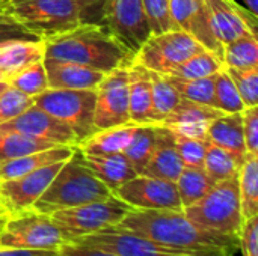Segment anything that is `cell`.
I'll return each instance as SVG.
<instances>
[{"instance_id":"cell-40","label":"cell","mask_w":258,"mask_h":256,"mask_svg":"<svg viewBox=\"0 0 258 256\" xmlns=\"http://www.w3.org/2000/svg\"><path fill=\"white\" fill-rule=\"evenodd\" d=\"M36 35L30 33L20 24L9 9V2L0 3V44L8 41H39Z\"/></svg>"},{"instance_id":"cell-27","label":"cell","mask_w":258,"mask_h":256,"mask_svg":"<svg viewBox=\"0 0 258 256\" xmlns=\"http://www.w3.org/2000/svg\"><path fill=\"white\" fill-rule=\"evenodd\" d=\"M237 180L242 216L245 220L255 217L258 216V154L246 152Z\"/></svg>"},{"instance_id":"cell-36","label":"cell","mask_w":258,"mask_h":256,"mask_svg":"<svg viewBox=\"0 0 258 256\" xmlns=\"http://www.w3.org/2000/svg\"><path fill=\"white\" fill-rule=\"evenodd\" d=\"M8 84L18 89L20 92L29 95V97H36L41 92L48 89V83H47V74H45V68H44V60L35 62L17 72H14L12 75H9L6 78Z\"/></svg>"},{"instance_id":"cell-19","label":"cell","mask_w":258,"mask_h":256,"mask_svg":"<svg viewBox=\"0 0 258 256\" xmlns=\"http://www.w3.org/2000/svg\"><path fill=\"white\" fill-rule=\"evenodd\" d=\"M184 164L175 148L174 133L163 125L156 127V146L141 175L175 183Z\"/></svg>"},{"instance_id":"cell-21","label":"cell","mask_w":258,"mask_h":256,"mask_svg":"<svg viewBox=\"0 0 258 256\" xmlns=\"http://www.w3.org/2000/svg\"><path fill=\"white\" fill-rule=\"evenodd\" d=\"M128 110L133 124H153V91L150 69L133 60L128 66Z\"/></svg>"},{"instance_id":"cell-14","label":"cell","mask_w":258,"mask_h":256,"mask_svg":"<svg viewBox=\"0 0 258 256\" xmlns=\"http://www.w3.org/2000/svg\"><path fill=\"white\" fill-rule=\"evenodd\" d=\"M113 195L133 210H183L175 183L147 175H136Z\"/></svg>"},{"instance_id":"cell-3","label":"cell","mask_w":258,"mask_h":256,"mask_svg":"<svg viewBox=\"0 0 258 256\" xmlns=\"http://www.w3.org/2000/svg\"><path fill=\"white\" fill-rule=\"evenodd\" d=\"M112 195V190L89 170L76 146L73 155L63 163L32 210L50 216L56 211L101 201Z\"/></svg>"},{"instance_id":"cell-15","label":"cell","mask_w":258,"mask_h":256,"mask_svg":"<svg viewBox=\"0 0 258 256\" xmlns=\"http://www.w3.org/2000/svg\"><path fill=\"white\" fill-rule=\"evenodd\" d=\"M169 14L175 30L189 33L222 60L224 45L215 35L206 0H169Z\"/></svg>"},{"instance_id":"cell-30","label":"cell","mask_w":258,"mask_h":256,"mask_svg":"<svg viewBox=\"0 0 258 256\" xmlns=\"http://www.w3.org/2000/svg\"><path fill=\"white\" fill-rule=\"evenodd\" d=\"M150 77H151V91H153L151 121L153 124L160 125L165 121V118L180 103L181 97L178 95L177 89L169 83L166 75L150 71Z\"/></svg>"},{"instance_id":"cell-8","label":"cell","mask_w":258,"mask_h":256,"mask_svg":"<svg viewBox=\"0 0 258 256\" xmlns=\"http://www.w3.org/2000/svg\"><path fill=\"white\" fill-rule=\"evenodd\" d=\"M63 234L51 216L33 210L8 217L0 231V246L26 250H54L65 244Z\"/></svg>"},{"instance_id":"cell-37","label":"cell","mask_w":258,"mask_h":256,"mask_svg":"<svg viewBox=\"0 0 258 256\" xmlns=\"http://www.w3.org/2000/svg\"><path fill=\"white\" fill-rule=\"evenodd\" d=\"M215 107L224 113H240L245 109V103L225 68L215 75Z\"/></svg>"},{"instance_id":"cell-50","label":"cell","mask_w":258,"mask_h":256,"mask_svg":"<svg viewBox=\"0 0 258 256\" xmlns=\"http://www.w3.org/2000/svg\"><path fill=\"white\" fill-rule=\"evenodd\" d=\"M6 88H8V81H6V80H0V95H2V92H3Z\"/></svg>"},{"instance_id":"cell-26","label":"cell","mask_w":258,"mask_h":256,"mask_svg":"<svg viewBox=\"0 0 258 256\" xmlns=\"http://www.w3.org/2000/svg\"><path fill=\"white\" fill-rule=\"evenodd\" d=\"M44 60V41H8L0 44V74L5 80L14 72Z\"/></svg>"},{"instance_id":"cell-20","label":"cell","mask_w":258,"mask_h":256,"mask_svg":"<svg viewBox=\"0 0 258 256\" xmlns=\"http://www.w3.org/2000/svg\"><path fill=\"white\" fill-rule=\"evenodd\" d=\"M50 89H97L106 72L57 59H44Z\"/></svg>"},{"instance_id":"cell-35","label":"cell","mask_w":258,"mask_h":256,"mask_svg":"<svg viewBox=\"0 0 258 256\" xmlns=\"http://www.w3.org/2000/svg\"><path fill=\"white\" fill-rule=\"evenodd\" d=\"M215 75L204 78H178L166 75V78L181 98L215 107Z\"/></svg>"},{"instance_id":"cell-52","label":"cell","mask_w":258,"mask_h":256,"mask_svg":"<svg viewBox=\"0 0 258 256\" xmlns=\"http://www.w3.org/2000/svg\"><path fill=\"white\" fill-rule=\"evenodd\" d=\"M0 80H5V77H3L2 74H0Z\"/></svg>"},{"instance_id":"cell-41","label":"cell","mask_w":258,"mask_h":256,"mask_svg":"<svg viewBox=\"0 0 258 256\" xmlns=\"http://www.w3.org/2000/svg\"><path fill=\"white\" fill-rule=\"evenodd\" d=\"M33 104V98L8 84L0 95V125L18 116Z\"/></svg>"},{"instance_id":"cell-9","label":"cell","mask_w":258,"mask_h":256,"mask_svg":"<svg viewBox=\"0 0 258 256\" xmlns=\"http://www.w3.org/2000/svg\"><path fill=\"white\" fill-rule=\"evenodd\" d=\"M204 47L183 30H168L151 35L135 54V62L147 69L169 75L190 56Z\"/></svg>"},{"instance_id":"cell-48","label":"cell","mask_w":258,"mask_h":256,"mask_svg":"<svg viewBox=\"0 0 258 256\" xmlns=\"http://www.w3.org/2000/svg\"><path fill=\"white\" fill-rule=\"evenodd\" d=\"M245 8L252 14V15H258V0H242Z\"/></svg>"},{"instance_id":"cell-33","label":"cell","mask_w":258,"mask_h":256,"mask_svg":"<svg viewBox=\"0 0 258 256\" xmlns=\"http://www.w3.org/2000/svg\"><path fill=\"white\" fill-rule=\"evenodd\" d=\"M242 163L228 151L209 143L203 169L213 183H219L239 175Z\"/></svg>"},{"instance_id":"cell-12","label":"cell","mask_w":258,"mask_h":256,"mask_svg":"<svg viewBox=\"0 0 258 256\" xmlns=\"http://www.w3.org/2000/svg\"><path fill=\"white\" fill-rule=\"evenodd\" d=\"M63 163H53L30 174L0 181V210L8 217L32 210Z\"/></svg>"},{"instance_id":"cell-53","label":"cell","mask_w":258,"mask_h":256,"mask_svg":"<svg viewBox=\"0 0 258 256\" xmlns=\"http://www.w3.org/2000/svg\"><path fill=\"white\" fill-rule=\"evenodd\" d=\"M5 2H9V0H0V3H5Z\"/></svg>"},{"instance_id":"cell-25","label":"cell","mask_w":258,"mask_h":256,"mask_svg":"<svg viewBox=\"0 0 258 256\" xmlns=\"http://www.w3.org/2000/svg\"><path fill=\"white\" fill-rule=\"evenodd\" d=\"M139 124H124L118 127H110L104 130H97L88 139L80 142L77 148L82 154L88 155H104V154H119L128 146Z\"/></svg>"},{"instance_id":"cell-29","label":"cell","mask_w":258,"mask_h":256,"mask_svg":"<svg viewBox=\"0 0 258 256\" xmlns=\"http://www.w3.org/2000/svg\"><path fill=\"white\" fill-rule=\"evenodd\" d=\"M157 125L159 124H139L128 146L124 151V155L128 158L138 175L142 174L154 151Z\"/></svg>"},{"instance_id":"cell-11","label":"cell","mask_w":258,"mask_h":256,"mask_svg":"<svg viewBox=\"0 0 258 256\" xmlns=\"http://www.w3.org/2000/svg\"><path fill=\"white\" fill-rule=\"evenodd\" d=\"M128 66L106 72L98 83L94 109L95 130L132 122L128 110Z\"/></svg>"},{"instance_id":"cell-6","label":"cell","mask_w":258,"mask_h":256,"mask_svg":"<svg viewBox=\"0 0 258 256\" xmlns=\"http://www.w3.org/2000/svg\"><path fill=\"white\" fill-rule=\"evenodd\" d=\"M95 89H47L33 97V104L62 121L74 133L77 145L94 134Z\"/></svg>"},{"instance_id":"cell-39","label":"cell","mask_w":258,"mask_h":256,"mask_svg":"<svg viewBox=\"0 0 258 256\" xmlns=\"http://www.w3.org/2000/svg\"><path fill=\"white\" fill-rule=\"evenodd\" d=\"M174 140H175V148L178 151V155H180L184 167L203 169L209 140L187 137V136L177 134V133H174Z\"/></svg>"},{"instance_id":"cell-24","label":"cell","mask_w":258,"mask_h":256,"mask_svg":"<svg viewBox=\"0 0 258 256\" xmlns=\"http://www.w3.org/2000/svg\"><path fill=\"white\" fill-rule=\"evenodd\" d=\"M74 148L76 146L59 145V146H54L50 149H44V151L27 154V155L18 157V158L2 161L0 163V181L12 180V178L21 177V175L30 174L33 170H38V169L45 167L53 163L67 161L73 155Z\"/></svg>"},{"instance_id":"cell-47","label":"cell","mask_w":258,"mask_h":256,"mask_svg":"<svg viewBox=\"0 0 258 256\" xmlns=\"http://www.w3.org/2000/svg\"><path fill=\"white\" fill-rule=\"evenodd\" d=\"M54 250H26V249H12L0 246V256H54Z\"/></svg>"},{"instance_id":"cell-42","label":"cell","mask_w":258,"mask_h":256,"mask_svg":"<svg viewBox=\"0 0 258 256\" xmlns=\"http://www.w3.org/2000/svg\"><path fill=\"white\" fill-rule=\"evenodd\" d=\"M141 2L153 35L168 30H175L169 14V0H141Z\"/></svg>"},{"instance_id":"cell-4","label":"cell","mask_w":258,"mask_h":256,"mask_svg":"<svg viewBox=\"0 0 258 256\" xmlns=\"http://www.w3.org/2000/svg\"><path fill=\"white\" fill-rule=\"evenodd\" d=\"M183 213L201 229L239 237L245 219L242 216L237 177L215 183L198 202L183 208Z\"/></svg>"},{"instance_id":"cell-10","label":"cell","mask_w":258,"mask_h":256,"mask_svg":"<svg viewBox=\"0 0 258 256\" xmlns=\"http://www.w3.org/2000/svg\"><path fill=\"white\" fill-rule=\"evenodd\" d=\"M103 26L133 54L153 35L141 0H106Z\"/></svg>"},{"instance_id":"cell-54","label":"cell","mask_w":258,"mask_h":256,"mask_svg":"<svg viewBox=\"0 0 258 256\" xmlns=\"http://www.w3.org/2000/svg\"><path fill=\"white\" fill-rule=\"evenodd\" d=\"M54 256H57V255H54Z\"/></svg>"},{"instance_id":"cell-5","label":"cell","mask_w":258,"mask_h":256,"mask_svg":"<svg viewBox=\"0 0 258 256\" xmlns=\"http://www.w3.org/2000/svg\"><path fill=\"white\" fill-rule=\"evenodd\" d=\"M132 210L128 204L112 195L106 199L60 210L50 216L60 228L65 241L76 243L83 237L119 225Z\"/></svg>"},{"instance_id":"cell-13","label":"cell","mask_w":258,"mask_h":256,"mask_svg":"<svg viewBox=\"0 0 258 256\" xmlns=\"http://www.w3.org/2000/svg\"><path fill=\"white\" fill-rule=\"evenodd\" d=\"M94 249H101L118 256H192L181 253L165 244L141 237L121 226H110L92 235L83 237L76 243Z\"/></svg>"},{"instance_id":"cell-7","label":"cell","mask_w":258,"mask_h":256,"mask_svg":"<svg viewBox=\"0 0 258 256\" xmlns=\"http://www.w3.org/2000/svg\"><path fill=\"white\" fill-rule=\"evenodd\" d=\"M9 9L20 24L41 39L80 24L76 0H21L9 3Z\"/></svg>"},{"instance_id":"cell-17","label":"cell","mask_w":258,"mask_h":256,"mask_svg":"<svg viewBox=\"0 0 258 256\" xmlns=\"http://www.w3.org/2000/svg\"><path fill=\"white\" fill-rule=\"evenodd\" d=\"M218 41L225 45L245 35H257V17L234 0H206Z\"/></svg>"},{"instance_id":"cell-31","label":"cell","mask_w":258,"mask_h":256,"mask_svg":"<svg viewBox=\"0 0 258 256\" xmlns=\"http://www.w3.org/2000/svg\"><path fill=\"white\" fill-rule=\"evenodd\" d=\"M213 181L204 172V169L197 167H184L180 177L175 181L181 207H190L192 204L198 202L212 187Z\"/></svg>"},{"instance_id":"cell-22","label":"cell","mask_w":258,"mask_h":256,"mask_svg":"<svg viewBox=\"0 0 258 256\" xmlns=\"http://www.w3.org/2000/svg\"><path fill=\"white\" fill-rule=\"evenodd\" d=\"M209 143L222 148L233 154L240 163L246 155V145L243 136V121L240 113H224L216 118L207 130Z\"/></svg>"},{"instance_id":"cell-43","label":"cell","mask_w":258,"mask_h":256,"mask_svg":"<svg viewBox=\"0 0 258 256\" xmlns=\"http://www.w3.org/2000/svg\"><path fill=\"white\" fill-rule=\"evenodd\" d=\"M243 121V136L246 152L258 154V107L251 106L242 110Z\"/></svg>"},{"instance_id":"cell-28","label":"cell","mask_w":258,"mask_h":256,"mask_svg":"<svg viewBox=\"0 0 258 256\" xmlns=\"http://www.w3.org/2000/svg\"><path fill=\"white\" fill-rule=\"evenodd\" d=\"M54 146H59V145L45 142V140H39V139L21 134L18 131L0 128V163L27 155V154L50 149Z\"/></svg>"},{"instance_id":"cell-49","label":"cell","mask_w":258,"mask_h":256,"mask_svg":"<svg viewBox=\"0 0 258 256\" xmlns=\"http://www.w3.org/2000/svg\"><path fill=\"white\" fill-rule=\"evenodd\" d=\"M6 220H8V216L0 210V231L3 229V226H5V223H6Z\"/></svg>"},{"instance_id":"cell-51","label":"cell","mask_w":258,"mask_h":256,"mask_svg":"<svg viewBox=\"0 0 258 256\" xmlns=\"http://www.w3.org/2000/svg\"><path fill=\"white\" fill-rule=\"evenodd\" d=\"M17 2H21V0H9V3L12 5V3H17Z\"/></svg>"},{"instance_id":"cell-2","label":"cell","mask_w":258,"mask_h":256,"mask_svg":"<svg viewBox=\"0 0 258 256\" xmlns=\"http://www.w3.org/2000/svg\"><path fill=\"white\" fill-rule=\"evenodd\" d=\"M42 41L44 59L67 60L101 72L128 66L135 60V54L100 24H79Z\"/></svg>"},{"instance_id":"cell-45","label":"cell","mask_w":258,"mask_h":256,"mask_svg":"<svg viewBox=\"0 0 258 256\" xmlns=\"http://www.w3.org/2000/svg\"><path fill=\"white\" fill-rule=\"evenodd\" d=\"M80 24L103 26V9L106 0H76Z\"/></svg>"},{"instance_id":"cell-23","label":"cell","mask_w":258,"mask_h":256,"mask_svg":"<svg viewBox=\"0 0 258 256\" xmlns=\"http://www.w3.org/2000/svg\"><path fill=\"white\" fill-rule=\"evenodd\" d=\"M80 151V149H79ZM85 164L89 167V170L103 181L112 193L127 183L128 180L135 178L138 174L133 169L128 158L124 155V152L119 154H104V155H88L82 154Z\"/></svg>"},{"instance_id":"cell-1","label":"cell","mask_w":258,"mask_h":256,"mask_svg":"<svg viewBox=\"0 0 258 256\" xmlns=\"http://www.w3.org/2000/svg\"><path fill=\"white\" fill-rule=\"evenodd\" d=\"M118 226L192 256H234L239 250V237L201 229L183 210H132Z\"/></svg>"},{"instance_id":"cell-46","label":"cell","mask_w":258,"mask_h":256,"mask_svg":"<svg viewBox=\"0 0 258 256\" xmlns=\"http://www.w3.org/2000/svg\"><path fill=\"white\" fill-rule=\"evenodd\" d=\"M57 256H118L101 249H94V247H88V246H80V244H71V243H65L59 250Z\"/></svg>"},{"instance_id":"cell-32","label":"cell","mask_w":258,"mask_h":256,"mask_svg":"<svg viewBox=\"0 0 258 256\" xmlns=\"http://www.w3.org/2000/svg\"><path fill=\"white\" fill-rule=\"evenodd\" d=\"M222 62L231 68H258L257 35H245L225 44Z\"/></svg>"},{"instance_id":"cell-34","label":"cell","mask_w":258,"mask_h":256,"mask_svg":"<svg viewBox=\"0 0 258 256\" xmlns=\"http://www.w3.org/2000/svg\"><path fill=\"white\" fill-rule=\"evenodd\" d=\"M222 68L224 62L215 53L204 48L184 60L169 75L178 78H204L218 74Z\"/></svg>"},{"instance_id":"cell-38","label":"cell","mask_w":258,"mask_h":256,"mask_svg":"<svg viewBox=\"0 0 258 256\" xmlns=\"http://www.w3.org/2000/svg\"><path fill=\"white\" fill-rule=\"evenodd\" d=\"M234 86L237 88L245 107L258 106V68H231L224 66Z\"/></svg>"},{"instance_id":"cell-18","label":"cell","mask_w":258,"mask_h":256,"mask_svg":"<svg viewBox=\"0 0 258 256\" xmlns=\"http://www.w3.org/2000/svg\"><path fill=\"white\" fill-rule=\"evenodd\" d=\"M221 115H224V112L216 107L181 98L160 125L177 134L207 140V130L210 124Z\"/></svg>"},{"instance_id":"cell-44","label":"cell","mask_w":258,"mask_h":256,"mask_svg":"<svg viewBox=\"0 0 258 256\" xmlns=\"http://www.w3.org/2000/svg\"><path fill=\"white\" fill-rule=\"evenodd\" d=\"M239 249L243 256H258V216L243 222L239 234Z\"/></svg>"},{"instance_id":"cell-16","label":"cell","mask_w":258,"mask_h":256,"mask_svg":"<svg viewBox=\"0 0 258 256\" xmlns=\"http://www.w3.org/2000/svg\"><path fill=\"white\" fill-rule=\"evenodd\" d=\"M0 128L18 131L21 134L56 145L77 146V139L70 127L35 104L21 112L18 116L9 119L8 122H3Z\"/></svg>"}]
</instances>
